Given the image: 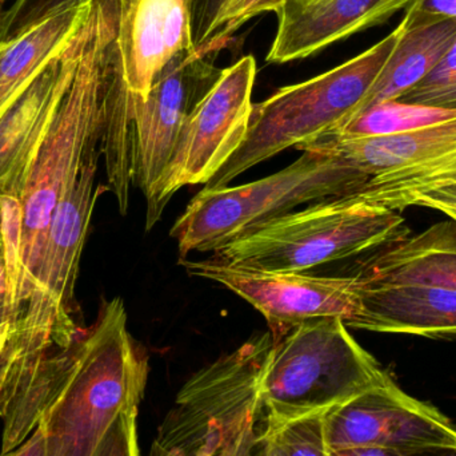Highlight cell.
Listing matches in <instances>:
<instances>
[{"instance_id": "obj_1", "label": "cell", "mask_w": 456, "mask_h": 456, "mask_svg": "<svg viewBox=\"0 0 456 456\" xmlns=\"http://www.w3.org/2000/svg\"><path fill=\"white\" fill-rule=\"evenodd\" d=\"M149 374L125 303L104 300L95 323L43 364L3 417L0 454L141 455L138 415Z\"/></svg>"}, {"instance_id": "obj_2", "label": "cell", "mask_w": 456, "mask_h": 456, "mask_svg": "<svg viewBox=\"0 0 456 456\" xmlns=\"http://www.w3.org/2000/svg\"><path fill=\"white\" fill-rule=\"evenodd\" d=\"M107 67L106 42L93 37L83 48L74 80L27 170L18 197H4L11 331L37 296L56 208L77 178L88 147L102 141Z\"/></svg>"}, {"instance_id": "obj_3", "label": "cell", "mask_w": 456, "mask_h": 456, "mask_svg": "<svg viewBox=\"0 0 456 456\" xmlns=\"http://www.w3.org/2000/svg\"><path fill=\"white\" fill-rule=\"evenodd\" d=\"M219 51L208 47L184 54L146 99L128 91L110 53L101 150L120 213H127L131 187L143 192L147 205L154 200L182 128L221 77L224 69L216 66Z\"/></svg>"}, {"instance_id": "obj_4", "label": "cell", "mask_w": 456, "mask_h": 456, "mask_svg": "<svg viewBox=\"0 0 456 456\" xmlns=\"http://www.w3.org/2000/svg\"><path fill=\"white\" fill-rule=\"evenodd\" d=\"M273 332L257 335L195 372L152 442V456L255 455Z\"/></svg>"}, {"instance_id": "obj_5", "label": "cell", "mask_w": 456, "mask_h": 456, "mask_svg": "<svg viewBox=\"0 0 456 456\" xmlns=\"http://www.w3.org/2000/svg\"><path fill=\"white\" fill-rule=\"evenodd\" d=\"M302 152L294 163L273 176L240 187L200 190L171 228L182 256L216 252L305 203L353 195L369 179L331 153Z\"/></svg>"}, {"instance_id": "obj_6", "label": "cell", "mask_w": 456, "mask_h": 456, "mask_svg": "<svg viewBox=\"0 0 456 456\" xmlns=\"http://www.w3.org/2000/svg\"><path fill=\"white\" fill-rule=\"evenodd\" d=\"M409 235L399 211L354 195L316 201L216 249L213 259L265 272H305Z\"/></svg>"}, {"instance_id": "obj_7", "label": "cell", "mask_w": 456, "mask_h": 456, "mask_svg": "<svg viewBox=\"0 0 456 456\" xmlns=\"http://www.w3.org/2000/svg\"><path fill=\"white\" fill-rule=\"evenodd\" d=\"M403 29L401 21L361 55L252 104L246 138L206 187H227L244 171L289 147L310 144L337 131L377 79Z\"/></svg>"}, {"instance_id": "obj_8", "label": "cell", "mask_w": 456, "mask_h": 456, "mask_svg": "<svg viewBox=\"0 0 456 456\" xmlns=\"http://www.w3.org/2000/svg\"><path fill=\"white\" fill-rule=\"evenodd\" d=\"M388 379L343 319L305 321L273 343L263 379L262 431L311 412L329 411Z\"/></svg>"}, {"instance_id": "obj_9", "label": "cell", "mask_w": 456, "mask_h": 456, "mask_svg": "<svg viewBox=\"0 0 456 456\" xmlns=\"http://www.w3.org/2000/svg\"><path fill=\"white\" fill-rule=\"evenodd\" d=\"M299 150L331 153L369 179L353 193L359 200L401 211L426 193L456 185V115L387 136H323Z\"/></svg>"}, {"instance_id": "obj_10", "label": "cell", "mask_w": 456, "mask_h": 456, "mask_svg": "<svg viewBox=\"0 0 456 456\" xmlns=\"http://www.w3.org/2000/svg\"><path fill=\"white\" fill-rule=\"evenodd\" d=\"M330 456L456 454V427L393 379L329 410Z\"/></svg>"}, {"instance_id": "obj_11", "label": "cell", "mask_w": 456, "mask_h": 456, "mask_svg": "<svg viewBox=\"0 0 456 456\" xmlns=\"http://www.w3.org/2000/svg\"><path fill=\"white\" fill-rule=\"evenodd\" d=\"M256 71L252 55L222 70L216 85L187 118L157 195L147 205V230L159 221L181 187L208 184L240 146L248 129Z\"/></svg>"}, {"instance_id": "obj_12", "label": "cell", "mask_w": 456, "mask_h": 456, "mask_svg": "<svg viewBox=\"0 0 456 456\" xmlns=\"http://www.w3.org/2000/svg\"><path fill=\"white\" fill-rule=\"evenodd\" d=\"M187 272L216 281L248 302L270 324L273 337L292 327L321 318L347 323L361 307V281L351 276H313L305 272L241 269L216 261H184Z\"/></svg>"}, {"instance_id": "obj_13", "label": "cell", "mask_w": 456, "mask_h": 456, "mask_svg": "<svg viewBox=\"0 0 456 456\" xmlns=\"http://www.w3.org/2000/svg\"><path fill=\"white\" fill-rule=\"evenodd\" d=\"M194 50L192 0H118L111 63L130 93L146 99L171 64Z\"/></svg>"}, {"instance_id": "obj_14", "label": "cell", "mask_w": 456, "mask_h": 456, "mask_svg": "<svg viewBox=\"0 0 456 456\" xmlns=\"http://www.w3.org/2000/svg\"><path fill=\"white\" fill-rule=\"evenodd\" d=\"M90 15L91 10L69 45L0 114L2 197L16 198L20 192L27 170L74 80L90 31Z\"/></svg>"}, {"instance_id": "obj_15", "label": "cell", "mask_w": 456, "mask_h": 456, "mask_svg": "<svg viewBox=\"0 0 456 456\" xmlns=\"http://www.w3.org/2000/svg\"><path fill=\"white\" fill-rule=\"evenodd\" d=\"M415 0H286L265 61L307 58L356 32L385 23Z\"/></svg>"}, {"instance_id": "obj_16", "label": "cell", "mask_w": 456, "mask_h": 456, "mask_svg": "<svg viewBox=\"0 0 456 456\" xmlns=\"http://www.w3.org/2000/svg\"><path fill=\"white\" fill-rule=\"evenodd\" d=\"M361 281L358 313L348 328L456 339V291L422 283Z\"/></svg>"}, {"instance_id": "obj_17", "label": "cell", "mask_w": 456, "mask_h": 456, "mask_svg": "<svg viewBox=\"0 0 456 456\" xmlns=\"http://www.w3.org/2000/svg\"><path fill=\"white\" fill-rule=\"evenodd\" d=\"M402 21L403 34L366 95L354 107L340 128L375 104L399 101L436 69L454 43L455 19L428 15L411 4Z\"/></svg>"}, {"instance_id": "obj_18", "label": "cell", "mask_w": 456, "mask_h": 456, "mask_svg": "<svg viewBox=\"0 0 456 456\" xmlns=\"http://www.w3.org/2000/svg\"><path fill=\"white\" fill-rule=\"evenodd\" d=\"M353 275L369 283H422L456 291V222H439L375 249Z\"/></svg>"}, {"instance_id": "obj_19", "label": "cell", "mask_w": 456, "mask_h": 456, "mask_svg": "<svg viewBox=\"0 0 456 456\" xmlns=\"http://www.w3.org/2000/svg\"><path fill=\"white\" fill-rule=\"evenodd\" d=\"M91 2L74 5L0 43V114L37 72L74 39L90 13Z\"/></svg>"}, {"instance_id": "obj_20", "label": "cell", "mask_w": 456, "mask_h": 456, "mask_svg": "<svg viewBox=\"0 0 456 456\" xmlns=\"http://www.w3.org/2000/svg\"><path fill=\"white\" fill-rule=\"evenodd\" d=\"M456 110L420 106L401 101L383 102L370 107L355 120L327 136L339 138H364V137L387 136L422 126L433 125L455 117Z\"/></svg>"}, {"instance_id": "obj_21", "label": "cell", "mask_w": 456, "mask_h": 456, "mask_svg": "<svg viewBox=\"0 0 456 456\" xmlns=\"http://www.w3.org/2000/svg\"><path fill=\"white\" fill-rule=\"evenodd\" d=\"M327 411L311 412L260 433L255 455L330 456L326 436Z\"/></svg>"}, {"instance_id": "obj_22", "label": "cell", "mask_w": 456, "mask_h": 456, "mask_svg": "<svg viewBox=\"0 0 456 456\" xmlns=\"http://www.w3.org/2000/svg\"><path fill=\"white\" fill-rule=\"evenodd\" d=\"M399 101L420 106L456 110V37L436 69Z\"/></svg>"}, {"instance_id": "obj_23", "label": "cell", "mask_w": 456, "mask_h": 456, "mask_svg": "<svg viewBox=\"0 0 456 456\" xmlns=\"http://www.w3.org/2000/svg\"><path fill=\"white\" fill-rule=\"evenodd\" d=\"M284 2L286 0H224L206 47H226L233 32L238 31L243 24L260 13L276 12Z\"/></svg>"}, {"instance_id": "obj_24", "label": "cell", "mask_w": 456, "mask_h": 456, "mask_svg": "<svg viewBox=\"0 0 456 456\" xmlns=\"http://www.w3.org/2000/svg\"><path fill=\"white\" fill-rule=\"evenodd\" d=\"M87 2L91 0H16L12 7L8 8L7 29L2 43L15 39L53 13Z\"/></svg>"}, {"instance_id": "obj_25", "label": "cell", "mask_w": 456, "mask_h": 456, "mask_svg": "<svg viewBox=\"0 0 456 456\" xmlns=\"http://www.w3.org/2000/svg\"><path fill=\"white\" fill-rule=\"evenodd\" d=\"M224 0H192V42L195 50H202L216 27Z\"/></svg>"}, {"instance_id": "obj_26", "label": "cell", "mask_w": 456, "mask_h": 456, "mask_svg": "<svg viewBox=\"0 0 456 456\" xmlns=\"http://www.w3.org/2000/svg\"><path fill=\"white\" fill-rule=\"evenodd\" d=\"M414 206L434 209L456 221V185L420 195L415 201Z\"/></svg>"}, {"instance_id": "obj_27", "label": "cell", "mask_w": 456, "mask_h": 456, "mask_svg": "<svg viewBox=\"0 0 456 456\" xmlns=\"http://www.w3.org/2000/svg\"><path fill=\"white\" fill-rule=\"evenodd\" d=\"M12 328V311L7 292V273H5V253H0V355Z\"/></svg>"}, {"instance_id": "obj_28", "label": "cell", "mask_w": 456, "mask_h": 456, "mask_svg": "<svg viewBox=\"0 0 456 456\" xmlns=\"http://www.w3.org/2000/svg\"><path fill=\"white\" fill-rule=\"evenodd\" d=\"M412 4L428 15L456 21V0H415Z\"/></svg>"}, {"instance_id": "obj_29", "label": "cell", "mask_w": 456, "mask_h": 456, "mask_svg": "<svg viewBox=\"0 0 456 456\" xmlns=\"http://www.w3.org/2000/svg\"><path fill=\"white\" fill-rule=\"evenodd\" d=\"M5 225H7L5 201L4 197L0 195V253H5Z\"/></svg>"}, {"instance_id": "obj_30", "label": "cell", "mask_w": 456, "mask_h": 456, "mask_svg": "<svg viewBox=\"0 0 456 456\" xmlns=\"http://www.w3.org/2000/svg\"><path fill=\"white\" fill-rule=\"evenodd\" d=\"M8 8H5V0H0V43L7 29Z\"/></svg>"}, {"instance_id": "obj_31", "label": "cell", "mask_w": 456, "mask_h": 456, "mask_svg": "<svg viewBox=\"0 0 456 456\" xmlns=\"http://www.w3.org/2000/svg\"><path fill=\"white\" fill-rule=\"evenodd\" d=\"M456 222V221H455Z\"/></svg>"}]
</instances>
